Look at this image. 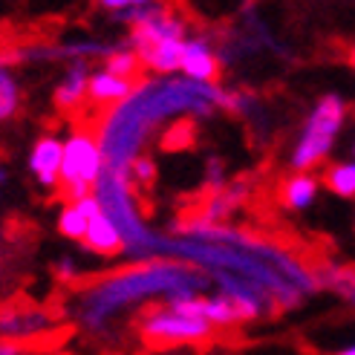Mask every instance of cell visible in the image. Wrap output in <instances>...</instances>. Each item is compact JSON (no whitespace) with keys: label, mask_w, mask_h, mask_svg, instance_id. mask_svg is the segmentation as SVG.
Returning <instances> with one entry per match:
<instances>
[{"label":"cell","mask_w":355,"mask_h":355,"mask_svg":"<svg viewBox=\"0 0 355 355\" xmlns=\"http://www.w3.org/2000/svg\"><path fill=\"white\" fill-rule=\"evenodd\" d=\"M98 214H101V202L96 200V193H87V197H78V200H64L55 214V232L64 240L81 243L87 228H90V223Z\"/></svg>","instance_id":"13"},{"label":"cell","mask_w":355,"mask_h":355,"mask_svg":"<svg viewBox=\"0 0 355 355\" xmlns=\"http://www.w3.org/2000/svg\"><path fill=\"white\" fill-rule=\"evenodd\" d=\"M349 121V104L341 93H327L318 98L300 121V130L289 150L292 173H312L332 156L335 145Z\"/></svg>","instance_id":"6"},{"label":"cell","mask_w":355,"mask_h":355,"mask_svg":"<svg viewBox=\"0 0 355 355\" xmlns=\"http://www.w3.org/2000/svg\"><path fill=\"white\" fill-rule=\"evenodd\" d=\"M156 180H159V165L153 162V156H150V153L139 156L136 162L128 168V182L133 185V191H136V193H139V191L153 188V185H156Z\"/></svg>","instance_id":"24"},{"label":"cell","mask_w":355,"mask_h":355,"mask_svg":"<svg viewBox=\"0 0 355 355\" xmlns=\"http://www.w3.org/2000/svg\"><path fill=\"white\" fill-rule=\"evenodd\" d=\"M318 283L321 292H329L355 309V263H324L318 266Z\"/></svg>","instance_id":"18"},{"label":"cell","mask_w":355,"mask_h":355,"mask_svg":"<svg viewBox=\"0 0 355 355\" xmlns=\"http://www.w3.org/2000/svg\"><path fill=\"white\" fill-rule=\"evenodd\" d=\"M159 3L156 0H98L96 9L101 15H107L113 24H121L124 29L136 26L141 17H148Z\"/></svg>","instance_id":"20"},{"label":"cell","mask_w":355,"mask_h":355,"mask_svg":"<svg viewBox=\"0 0 355 355\" xmlns=\"http://www.w3.org/2000/svg\"><path fill=\"white\" fill-rule=\"evenodd\" d=\"M78 245L93 257H104V260L121 257V234H119L116 223L104 214V211L90 223V228H87V234Z\"/></svg>","instance_id":"17"},{"label":"cell","mask_w":355,"mask_h":355,"mask_svg":"<svg viewBox=\"0 0 355 355\" xmlns=\"http://www.w3.org/2000/svg\"><path fill=\"white\" fill-rule=\"evenodd\" d=\"M352 232H355V220H352Z\"/></svg>","instance_id":"33"},{"label":"cell","mask_w":355,"mask_h":355,"mask_svg":"<svg viewBox=\"0 0 355 355\" xmlns=\"http://www.w3.org/2000/svg\"><path fill=\"white\" fill-rule=\"evenodd\" d=\"M136 90V81L121 78L104 67L90 69V87H87V104H93L96 110H113L116 104L128 101V96Z\"/></svg>","instance_id":"14"},{"label":"cell","mask_w":355,"mask_h":355,"mask_svg":"<svg viewBox=\"0 0 355 355\" xmlns=\"http://www.w3.org/2000/svg\"><path fill=\"white\" fill-rule=\"evenodd\" d=\"M332 355H355V344H347V347H341L338 352H332Z\"/></svg>","instance_id":"28"},{"label":"cell","mask_w":355,"mask_h":355,"mask_svg":"<svg viewBox=\"0 0 355 355\" xmlns=\"http://www.w3.org/2000/svg\"><path fill=\"white\" fill-rule=\"evenodd\" d=\"M0 234H3V232H0Z\"/></svg>","instance_id":"34"},{"label":"cell","mask_w":355,"mask_h":355,"mask_svg":"<svg viewBox=\"0 0 355 355\" xmlns=\"http://www.w3.org/2000/svg\"><path fill=\"white\" fill-rule=\"evenodd\" d=\"M0 355H38V352L26 349V347H17V344H9V341H0Z\"/></svg>","instance_id":"27"},{"label":"cell","mask_w":355,"mask_h":355,"mask_svg":"<svg viewBox=\"0 0 355 355\" xmlns=\"http://www.w3.org/2000/svg\"><path fill=\"white\" fill-rule=\"evenodd\" d=\"M67 315L38 300H6L0 304V341L17 347H46L64 335Z\"/></svg>","instance_id":"7"},{"label":"cell","mask_w":355,"mask_h":355,"mask_svg":"<svg viewBox=\"0 0 355 355\" xmlns=\"http://www.w3.org/2000/svg\"><path fill=\"white\" fill-rule=\"evenodd\" d=\"M133 329L141 341L148 347L156 349H171V347H197L214 338V327L205 324L202 318H193V315H182L171 309L168 304H153L141 312Z\"/></svg>","instance_id":"8"},{"label":"cell","mask_w":355,"mask_h":355,"mask_svg":"<svg viewBox=\"0 0 355 355\" xmlns=\"http://www.w3.org/2000/svg\"><path fill=\"white\" fill-rule=\"evenodd\" d=\"M352 159H355V141H352Z\"/></svg>","instance_id":"32"},{"label":"cell","mask_w":355,"mask_h":355,"mask_svg":"<svg viewBox=\"0 0 355 355\" xmlns=\"http://www.w3.org/2000/svg\"><path fill=\"white\" fill-rule=\"evenodd\" d=\"M260 110V98L245 87H223V113L237 119H252Z\"/></svg>","instance_id":"22"},{"label":"cell","mask_w":355,"mask_h":355,"mask_svg":"<svg viewBox=\"0 0 355 355\" xmlns=\"http://www.w3.org/2000/svg\"><path fill=\"white\" fill-rule=\"evenodd\" d=\"M9 182V171L3 168V165H0V191H3V185Z\"/></svg>","instance_id":"29"},{"label":"cell","mask_w":355,"mask_h":355,"mask_svg":"<svg viewBox=\"0 0 355 355\" xmlns=\"http://www.w3.org/2000/svg\"><path fill=\"white\" fill-rule=\"evenodd\" d=\"M321 185L341 200H355V159H341V162L327 165Z\"/></svg>","instance_id":"21"},{"label":"cell","mask_w":355,"mask_h":355,"mask_svg":"<svg viewBox=\"0 0 355 355\" xmlns=\"http://www.w3.org/2000/svg\"><path fill=\"white\" fill-rule=\"evenodd\" d=\"M24 110V84L17 76V67L0 49V124L17 119Z\"/></svg>","instance_id":"19"},{"label":"cell","mask_w":355,"mask_h":355,"mask_svg":"<svg viewBox=\"0 0 355 355\" xmlns=\"http://www.w3.org/2000/svg\"><path fill=\"white\" fill-rule=\"evenodd\" d=\"M61 162H64V136L46 130L29 145L26 173L44 193L61 191Z\"/></svg>","instance_id":"10"},{"label":"cell","mask_w":355,"mask_h":355,"mask_svg":"<svg viewBox=\"0 0 355 355\" xmlns=\"http://www.w3.org/2000/svg\"><path fill=\"white\" fill-rule=\"evenodd\" d=\"M90 69L87 64H67L61 78L52 87V104L58 113H73L87 104V87H90Z\"/></svg>","instance_id":"16"},{"label":"cell","mask_w":355,"mask_h":355,"mask_svg":"<svg viewBox=\"0 0 355 355\" xmlns=\"http://www.w3.org/2000/svg\"><path fill=\"white\" fill-rule=\"evenodd\" d=\"M162 260L200 269L211 283L240 280L266 292L277 312H295L321 292L318 266L292 245L237 223H205L197 214L176 217L165 228Z\"/></svg>","instance_id":"1"},{"label":"cell","mask_w":355,"mask_h":355,"mask_svg":"<svg viewBox=\"0 0 355 355\" xmlns=\"http://www.w3.org/2000/svg\"><path fill=\"white\" fill-rule=\"evenodd\" d=\"M211 280L180 260H141L107 269L84 280L73 292L69 318L73 324L98 344H116L128 321L153 304H165L180 295H205Z\"/></svg>","instance_id":"2"},{"label":"cell","mask_w":355,"mask_h":355,"mask_svg":"<svg viewBox=\"0 0 355 355\" xmlns=\"http://www.w3.org/2000/svg\"><path fill=\"white\" fill-rule=\"evenodd\" d=\"M321 176L315 173H289L283 176L280 185H277V202L283 211L289 214H304L309 211L318 197H321Z\"/></svg>","instance_id":"15"},{"label":"cell","mask_w":355,"mask_h":355,"mask_svg":"<svg viewBox=\"0 0 355 355\" xmlns=\"http://www.w3.org/2000/svg\"><path fill=\"white\" fill-rule=\"evenodd\" d=\"M96 200L101 202V211L107 214L119 234H121V257L128 263H141V260H162V243L165 232L153 228L141 211V200L128 182L124 173L104 171L96 185Z\"/></svg>","instance_id":"4"},{"label":"cell","mask_w":355,"mask_h":355,"mask_svg":"<svg viewBox=\"0 0 355 355\" xmlns=\"http://www.w3.org/2000/svg\"><path fill=\"white\" fill-rule=\"evenodd\" d=\"M52 277H55L61 286H81L84 266L76 254H58L52 260Z\"/></svg>","instance_id":"25"},{"label":"cell","mask_w":355,"mask_h":355,"mask_svg":"<svg viewBox=\"0 0 355 355\" xmlns=\"http://www.w3.org/2000/svg\"><path fill=\"white\" fill-rule=\"evenodd\" d=\"M223 113V84H197L182 76L136 81L128 101L101 113L96 139L104 153V171L124 173L145 156L159 130L173 128V121H205Z\"/></svg>","instance_id":"3"},{"label":"cell","mask_w":355,"mask_h":355,"mask_svg":"<svg viewBox=\"0 0 355 355\" xmlns=\"http://www.w3.org/2000/svg\"><path fill=\"white\" fill-rule=\"evenodd\" d=\"M349 64H352V69H355V46L349 49Z\"/></svg>","instance_id":"31"},{"label":"cell","mask_w":355,"mask_h":355,"mask_svg":"<svg viewBox=\"0 0 355 355\" xmlns=\"http://www.w3.org/2000/svg\"><path fill=\"white\" fill-rule=\"evenodd\" d=\"M252 193H254V185L248 176H232V182L225 188L205 193L193 214L205 223H234V217L248 205V200H252Z\"/></svg>","instance_id":"12"},{"label":"cell","mask_w":355,"mask_h":355,"mask_svg":"<svg viewBox=\"0 0 355 355\" xmlns=\"http://www.w3.org/2000/svg\"><path fill=\"white\" fill-rule=\"evenodd\" d=\"M101 173H104V153L98 148L96 130L73 128L64 136V162H61L64 200H78L93 193Z\"/></svg>","instance_id":"9"},{"label":"cell","mask_w":355,"mask_h":355,"mask_svg":"<svg viewBox=\"0 0 355 355\" xmlns=\"http://www.w3.org/2000/svg\"><path fill=\"white\" fill-rule=\"evenodd\" d=\"M188 38H191L188 15L159 3L148 17H141L136 26L128 29L124 44L139 55L141 73H148L153 78H171V76H180L182 46Z\"/></svg>","instance_id":"5"},{"label":"cell","mask_w":355,"mask_h":355,"mask_svg":"<svg viewBox=\"0 0 355 355\" xmlns=\"http://www.w3.org/2000/svg\"><path fill=\"white\" fill-rule=\"evenodd\" d=\"M232 182V176H228V165L223 156H208L205 159V171H202V185H205V193H214L220 188H225Z\"/></svg>","instance_id":"26"},{"label":"cell","mask_w":355,"mask_h":355,"mask_svg":"<svg viewBox=\"0 0 355 355\" xmlns=\"http://www.w3.org/2000/svg\"><path fill=\"white\" fill-rule=\"evenodd\" d=\"M180 76L197 84H220L223 76V61L217 41L205 32H191V38L182 46V61H180Z\"/></svg>","instance_id":"11"},{"label":"cell","mask_w":355,"mask_h":355,"mask_svg":"<svg viewBox=\"0 0 355 355\" xmlns=\"http://www.w3.org/2000/svg\"><path fill=\"white\" fill-rule=\"evenodd\" d=\"M38 355H73L69 349H46V352H38Z\"/></svg>","instance_id":"30"},{"label":"cell","mask_w":355,"mask_h":355,"mask_svg":"<svg viewBox=\"0 0 355 355\" xmlns=\"http://www.w3.org/2000/svg\"><path fill=\"white\" fill-rule=\"evenodd\" d=\"M104 69H110V73H116V76H121V78H130V81H139V73H141V61H139V55L128 46V44H119V49L113 52V55L101 64Z\"/></svg>","instance_id":"23"}]
</instances>
